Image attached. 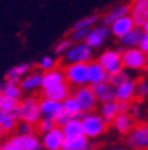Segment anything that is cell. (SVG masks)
I'll use <instances>...</instances> for the list:
<instances>
[{"mask_svg":"<svg viewBox=\"0 0 148 150\" xmlns=\"http://www.w3.org/2000/svg\"><path fill=\"white\" fill-rule=\"evenodd\" d=\"M81 125H83L84 135L90 139H97L108 131L109 123L103 118L97 111L84 112L81 115Z\"/></svg>","mask_w":148,"mask_h":150,"instance_id":"6da1fadb","label":"cell"},{"mask_svg":"<svg viewBox=\"0 0 148 150\" xmlns=\"http://www.w3.org/2000/svg\"><path fill=\"white\" fill-rule=\"evenodd\" d=\"M15 115L19 118V121H27L36 125L41 118L40 99L35 95L23 97L19 102L18 109L15 110Z\"/></svg>","mask_w":148,"mask_h":150,"instance_id":"7a4b0ae2","label":"cell"},{"mask_svg":"<svg viewBox=\"0 0 148 150\" xmlns=\"http://www.w3.org/2000/svg\"><path fill=\"white\" fill-rule=\"evenodd\" d=\"M121 58H123L124 69L131 72L144 71L148 64L147 52H144L140 47L123 48V50H121Z\"/></svg>","mask_w":148,"mask_h":150,"instance_id":"3957f363","label":"cell"},{"mask_svg":"<svg viewBox=\"0 0 148 150\" xmlns=\"http://www.w3.org/2000/svg\"><path fill=\"white\" fill-rule=\"evenodd\" d=\"M67 83L71 87L88 84V63H65L63 66Z\"/></svg>","mask_w":148,"mask_h":150,"instance_id":"277c9868","label":"cell"},{"mask_svg":"<svg viewBox=\"0 0 148 150\" xmlns=\"http://www.w3.org/2000/svg\"><path fill=\"white\" fill-rule=\"evenodd\" d=\"M93 60V48L86 42L74 43L69 50L63 55V63H90Z\"/></svg>","mask_w":148,"mask_h":150,"instance_id":"5b68a950","label":"cell"},{"mask_svg":"<svg viewBox=\"0 0 148 150\" xmlns=\"http://www.w3.org/2000/svg\"><path fill=\"white\" fill-rule=\"evenodd\" d=\"M72 95L77 100V103L80 105V109L83 111V114L84 112L95 111V110H97L99 105H100L90 84L80 86V87H75L72 90Z\"/></svg>","mask_w":148,"mask_h":150,"instance_id":"8992f818","label":"cell"},{"mask_svg":"<svg viewBox=\"0 0 148 150\" xmlns=\"http://www.w3.org/2000/svg\"><path fill=\"white\" fill-rule=\"evenodd\" d=\"M121 50H123V47L119 48V50H116V48H108V50H104L96 58L97 62L105 69L108 75H112L115 72L124 69L123 58H121Z\"/></svg>","mask_w":148,"mask_h":150,"instance_id":"52a82bcc","label":"cell"},{"mask_svg":"<svg viewBox=\"0 0 148 150\" xmlns=\"http://www.w3.org/2000/svg\"><path fill=\"white\" fill-rule=\"evenodd\" d=\"M126 144L131 150H148V122L136 123L133 130L127 135Z\"/></svg>","mask_w":148,"mask_h":150,"instance_id":"ba28073f","label":"cell"},{"mask_svg":"<svg viewBox=\"0 0 148 150\" xmlns=\"http://www.w3.org/2000/svg\"><path fill=\"white\" fill-rule=\"evenodd\" d=\"M109 36H111L109 27L104 25V24H97L90 30V32H88V35H87L84 42H86L91 48L96 50V48L103 47V44L109 39Z\"/></svg>","mask_w":148,"mask_h":150,"instance_id":"9c48e42d","label":"cell"},{"mask_svg":"<svg viewBox=\"0 0 148 150\" xmlns=\"http://www.w3.org/2000/svg\"><path fill=\"white\" fill-rule=\"evenodd\" d=\"M40 139L44 150H62L65 137L63 133V129L60 126H55L52 130L41 134Z\"/></svg>","mask_w":148,"mask_h":150,"instance_id":"30bf717a","label":"cell"},{"mask_svg":"<svg viewBox=\"0 0 148 150\" xmlns=\"http://www.w3.org/2000/svg\"><path fill=\"white\" fill-rule=\"evenodd\" d=\"M40 112H41V117L49 118V119H52L53 122H56L64 114L63 102L41 97L40 98Z\"/></svg>","mask_w":148,"mask_h":150,"instance_id":"8fae6325","label":"cell"},{"mask_svg":"<svg viewBox=\"0 0 148 150\" xmlns=\"http://www.w3.org/2000/svg\"><path fill=\"white\" fill-rule=\"evenodd\" d=\"M136 123H137V121L131 115V112H119L116 118L111 122V126L114 127V130L116 133L127 137L133 130Z\"/></svg>","mask_w":148,"mask_h":150,"instance_id":"7c38bea8","label":"cell"},{"mask_svg":"<svg viewBox=\"0 0 148 150\" xmlns=\"http://www.w3.org/2000/svg\"><path fill=\"white\" fill-rule=\"evenodd\" d=\"M15 145H18L22 150H41L43 145H41V139L39 138L37 133H32V134H18L9 138Z\"/></svg>","mask_w":148,"mask_h":150,"instance_id":"4fadbf2b","label":"cell"},{"mask_svg":"<svg viewBox=\"0 0 148 150\" xmlns=\"http://www.w3.org/2000/svg\"><path fill=\"white\" fill-rule=\"evenodd\" d=\"M41 84H43V71L40 70H32L20 81V87L27 94L41 91Z\"/></svg>","mask_w":148,"mask_h":150,"instance_id":"5bb4252c","label":"cell"},{"mask_svg":"<svg viewBox=\"0 0 148 150\" xmlns=\"http://www.w3.org/2000/svg\"><path fill=\"white\" fill-rule=\"evenodd\" d=\"M131 18L136 27H142L148 19V0H130Z\"/></svg>","mask_w":148,"mask_h":150,"instance_id":"9a60e30c","label":"cell"},{"mask_svg":"<svg viewBox=\"0 0 148 150\" xmlns=\"http://www.w3.org/2000/svg\"><path fill=\"white\" fill-rule=\"evenodd\" d=\"M130 12H131L130 3H117L116 6H114L111 9H108L104 15H102V20H100V23L109 27L112 23L116 22L117 19L130 15Z\"/></svg>","mask_w":148,"mask_h":150,"instance_id":"2e32d148","label":"cell"},{"mask_svg":"<svg viewBox=\"0 0 148 150\" xmlns=\"http://www.w3.org/2000/svg\"><path fill=\"white\" fill-rule=\"evenodd\" d=\"M115 98L116 100H128L133 102L136 99V79L130 78L121 84L115 87Z\"/></svg>","mask_w":148,"mask_h":150,"instance_id":"e0dca14e","label":"cell"},{"mask_svg":"<svg viewBox=\"0 0 148 150\" xmlns=\"http://www.w3.org/2000/svg\"><path fill=\"white\" fill-rule=\"evenodd\" d=\"M72 90H74V88H72L67 82H64V83H60V84H58V86H53V87L44 88V90L40 91V94L43 98H48V99L63 102L65 98H68L72 94Z\"/></svg>","mask_w":148,"mask_h":150,"instance_id":"ac0fdd59","label":"cell"},{"mask_svg":"<svg viewBox=\"0 0 148 150\" xmlns=\"http://www.w3.org/2000/svg\"><path fill=\"white\" fill-rule=\"evenodd\" d=\"M135 27L136 25H135V23H133L131 15H127L120 19H117L115 23H112V24L109 25V31H111V35L114 38L120 39L121 36L128 34V32H130L131 30H133Z\"/></svg>","mask_w":148,"mask_h":150,"instance_id":"d6986e66","label":"cell"},{"mask_svg":"<svg viewBox=\"0 0 148 150\" xmlns=\"http://www.w3.org/2000/svg\"><path fill=\"white\" fill-rule=\"evenodd\" d=\"M108 76H109L108 72L97 62V59H93L88 63V84L92 86V84H97L102 82H107Z\"/></svg>","mask_w":148,"mask_h":150,"instance_id":"ffe728a7","label":"cell"},{"mask_svg":"<svg viewBox=\"0 0 148 150\" xmlns=\"http://www.w3.org/2000/svg\"><path fill=\"white\" fill-rule=\"evenodd\" d=\"M64 82H67V79H65V75H64V70L60 69V67H56V69H52L49 71H44L41 90L58 86V84L64 83Z\"/></svg>","mask_w":148,"mask_h":150,"instance_id":"44dd1931","label":"cell"},{"mask_svg":"<svg viewBox=\"0 0 148 150\" xmlns=\"http://www.w3.org/2000/svg\"><path fill=\"white\" fill-rule=\"evenodd\" d=\"M91 87H92L99 103H104V102H109V100L116 99V98H115V87L108 81L97 83V84H92Z\"/></svg>","mask_w":148,"mask_h":150,"instance_id":"7402d4cb","label":"cell"},{"mask_svg":"<svg viewBox=\"0 0 148 150\" xmlns=\"http://www.w3.org/2000/svg\"><path fill=\"white\" fill-rule=\"evenodd\" d=\"M29 71H32V66L29 64V63H20V64H16L7 70L6 75H4V79H6V82L20 83V81H22Z\"/></svg>","mask_w":148,"mask_h":150,"instance_id":"603a6c76","label":"cell"},{"mask_svg":"<svg viewBox=\"0 0 148 150\" xmlns=\"http://www.w3.org/2000/svg\"><path fill=\"white\" fill-rule=\"evenodd\" d=\"M62 129H63V133H64L65 139L79 138L84 135V130H83V125H81L80 118H69L62 126Z\"/></svg>","mask_w":148,"mask_h":150,"instance_id":"cb8c5ba5","label":"cell"},{"mask_svg":"<svg viewBox=\"0 0 148 150\" xmlns=\"http://www.w3.org/2000/svg\"><path fill=\"white\" fill-rule=\"evenodd\" d=\"M62 150H95V145L86 135L72 139H65Z\"/></svg>","mask_w":148,"mask_h":150,"instance_id":"d4e9b609","label":"cell"},{"mask_svg":"<svg viewBox=\"0 0 148 150\" xmlns=\"http://www.w3.org/2000/svg\"><path fill=\"white\" fill-rule=\"evenodd\" d=\"M144 34L142 27H135L133 30H131L128 34H126L124 36H121L120 39H117L120 46L123 48H131V47H139L142 36Z\"/></svg>","mask_w":148,"mask_h":150,"instance_id":"484cf974","label":"cell"},{"mask_svg":"<svg viewBox=\"0 0 148 150\" xmlns=\"http://www.w3.org/2000/svg\"><path fill=\"white\" fill-rule=\"evenodd\" d=\"M97 112L105 121L111 125V122L116 118V115L119 114V105H117V100H109V102H104V103H100L97 107Z\"/></svg>","mask_w":148,"mask_h":150,"instance_id":"4316f807","label":"cell"},{"mask_svg":"<svg viewBox=\"0 0 148 150\" xmlns=\"http://www.w3.org/2000/svg\"><path fill=\"white\" fill-rule=\"evenodd\" d=\"M63 110L69 118H81V115H83L80 105L77 103V100L74 98L72 94L63 100Z\"/></svg>","mask_w":148,"mask_h":150,"instance_id":"83f0119b","label":"cell"},{"mask_svg":"<svg viewBox=\"0 0 148 150\" xmlns=\"http://www.w3.org/2000/svg\"><path fill=\"white\" fill-rule=\"evenodd\" d=\"M102 20V16L97 15V13H92V15H87L84 18L79 19L77 22H75L72 24L71 30H79V28H92L95 25H97V23H100Z\"/></svg>","mask_w":148,"mask_h":150,"instance_id":"f1b7e54d","label":"cell"},{"mask_svg":"<svg viewBox=\"0 0 148 150\" xmlns=\"http://www.w3.org/2000/svg\"><path fill=\"white\" fill-rule=\"evenodd\" d=\"M3 94L8 95L11 98H15V99H22L23 95H24V91L20 87V83H12V82H6L3 83Z\"/></svg>","mask_w":148,"mask_h":150,"instance_id":"f546056e","label":"cell"},{"mask_svg":"<svg viewBox=\"0 0 148 150\" xmlns=\"http://www.w3.org/2000/svg\"><path fill=\"white\" fill-rule=\"evenodd\" d=\"M19 99L15 98H11L6 94H1L0 95V111L4 112H15V110L19 106Z\"/></svg>","mask_w":148,"mask_h":150,"instance_id":"4dcf8cb0","label":"cell"},{"mask_svg":"<svg viewBox=\"0 0 148 150\" xmlns=\"http://www.w3.org/2000/svg\"><path fill=\"white\" fill-rule=\"evenodd\" d=\"M56 67H58V60H56L55 56H51V55L41 56L40 59H39V62H37V69L43 72L56 69Z\"/></svg>","mask_w":148,"mask_h":150,"instance_id":"1f68e13d","label":"cell"},{"mask_svg":"<svg viewBox=\"0 0 148 150\" xmlns=\"http://www.w3.org/2000/svg\"><path fill=\"white\" fill-rule=\"evenodd\" d=\"M130 78H132L131 74H130V71L126 70V69H123V70H120V71H117V72H115V74L109 75V76H108V82H109L114 87H116V86L121 84L123 82L128 81Z\"/></svg>","mask_w":148,"mask_h":150,"instance_id":"d6a6232c","label":"cell"},{"mask_svg":"<svg viewBox=\"0 0 148 150\" xmlns=\"http://www.w3.org/2000/svg\"><path fill=\"white\" fill-rule=\"evenodd\" d=\"M72 44H74V42H72L69 38H64V39L59 40L58 43L55 44V47H53V54H55L56 56H59V58H63V55L69 50V47H71Z\"/></svg>","mask_w":148,"mask_h":150,"instance_id":"836d02e7","label":"cell"},{"mask_svg":"<svg viewBox=\"0 0 148 150\" xmlns=\"http://www.w3.org/2000/svg\"><path fill=\"white\" fill-rule=\"evenodd\" d=\"M55 126H56V123L52 121V119L41 117V118L39 119V122L36 123V133L41 135V134H44V133H47V131L52 130Z\"/></svg>","mask_w":148,"mask_h":150,"instance_id":"e575fe53","label":"cell"},{"mask_svg":"<svg viewBox=\"0 0 148 150\" xmlns=\"http://www.w3.org/2000/svg\"><path fill=\"white\" fill-rule=\"evenodd\" d=\"M148 97V81L142 76L136 79V98L139 99H145Z\"/></svg>","mask_w":148,"mask_h":150,"instance_id":"d590c367","label":"cell"},{"mask_svg":"<svg viewBox=\"0 0 148 150\" xmlns=\"http://www.w3.org/2000/svg\"><path fill=\"white\" fill-rule=\"evenodd\" d=\"M91 30V28H90ZM88 28H79V30H71L69 31V39H71L74 43H80V42H84L86 40L87 35L90 32Z\"/></svg>","mask_w":148,"mask_h":150,"instance_id":"8d00e7d4","label":"cell"},{"mask_svg":"<svg viewBox=\"0 0 148 150\" xmlns=\"http://www.w3.org/2000/svg\"><path fill=\"white\" fill-rule=\"evenodd\" d=\"M16 131L18 134H32V133H36V125L27 121H19Z\"/></svg>","mask_w":148,"mask_h":150,"instance_id":"74e56055","label":"cell"},{"mask_svg":"<svg viewBox=\"0 0 148 150\" xmlns=\"http://www.w3.org/2000/svg\"><path fill=\"white\" fill-rule=\"evenodd\" d=\"M131 115L136 119V121H140L143 118V106L139 102H132V107H131Z\"/></svg>","mask_w":148,"mask_h":150,"instance_id":"f35d334b","label":"cell"},{"mask_svg":"<svg viewBox=\"0 0 148 150\" xmlns=\"http://www.w3.org/2000/svg\"><path fill=\"white\" fill-rule=\"evenodd\" d=\"M117 105H119L120 112H130L132 107V102H128V100H117Z\"/></svg>","mask_w":148,"mask_h":150,"instance_id":"ab89813d","label":"cell"},{"mask_svg":"<svg viewBox=\"0 0 148 150\" xmlns=\"http://www.w3.org/2000/svg\"><path fill=\"white\" fill-rule=\"evenodd\" d=\"M0 146H1V150H22L20 147L18 146V145L13 144L11 139H7L6 142H3Z\"/></svg>","mask_w":148,"mask_h":150,"instance_id":"60d3db41","label":"cell"},{"mask_svg":"<svg viewBox=\"0 0 148 150\" xmlns=\"http://www.w3.org/2000/svg\"><path fill=\"white\" fill-rule=\"evenodd\" d=\"M139 47L142 48L144 52H148V34H143V36H142V40H140V44H139Z\"/></svg>","mask_w":148,"mask_h":150,"instance_id":"b9f144b4","label":"cell"},{"mask_svg":"<svg viewBox=\"0 0 148 150\" xmlns=\"http://www.w3.org/2000/svg\"><path fill=\"white\" fill-rule=\"evenodd\" d=\"M142 28H143V31H144L145 34H148V19H147V20H145V22H144V24L142 25Z\"/></svg>","mask_w":148,"mask_h":150,"instance_id":"7bdbcfd3","label":"cell"},{"mask_svg":"<svg viewBox=\"0 0 148 150\" xmlns=\"http://www.w3.org/2000/svg\"><path fill=\"white\" fill-rule=\"evenodd\" d=\"M107 150H127L124 147H111V149H107Z\"/></svg>","mask_w":148,"mask_h":150,"instance_id":"ee69618b","label":"cell"},{"mask_svg":"<svg viewBox=\"0 0 148 150\" xmlns=\"http://www.w3.org/2000/svg\"><path fill=\"white\" fill-rule=\"evenodd\" d=\"M1 135H4V131H3V129H1V126H0V137Z\"/></svg>","mask_w":148,"mask_h":150,"instance_id":"f6af8a7d","label":"cell"},{"mask_svg":"<svg viewBox=\"0 0 148 150\" xmlns=\"http://www.w3.org/2000/svg\"><path fill=\"white\" fill-rule=\"evenodd\" d=\"M3 94V84H0V95Z\"/></svg>","mask_w":148,"mask_h":150,"instance_id":"bcb514c9","label":"cell"},{"mask_svg":"<svg viewBox=\"0 0 148 150\" xmlns=\"http://www.w3.org/2000/svg\"><path fill=\"white\" fill-rule=\"evenodd\" d=\"M144 72H145V74H147V75H148V64H147V67H145V70H144Z\"/></svg>","mask_w":148,"mask_h":150,"instance_id":"7dc6e473","label":"cell"},{"mask_svg":"<svg viewBox=\"0 0 148 150\" xmlns=\"http://www.w3.org/2000/svg\"><path fill=\"white\" fill-rule=\"evenodd\" d=\"M0 150H1V146H0Z\"/></svg>","mask_w":148,"mask_h":150,"instance_id":"c3c4849f","label":"cell"},{"mask_svg":"<svg viewBox=\"0 0 148 150\" xmlns=\"http://www.w3.org/2000/svg\"><path fill=\"white\" fill-rule=\"evenodd\" d=\"M147 55H148V52H147Z\"/></svg>","mask_w":148,"mask_h":150,"instance_id":"681fc988","label":"cell"}]
</instances>
